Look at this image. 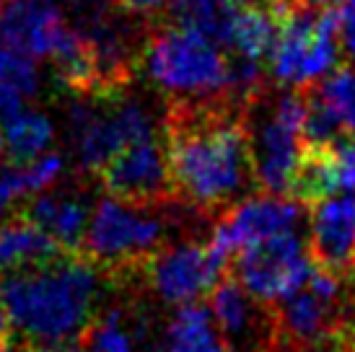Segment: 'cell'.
Here are the masks:
<instances>
[{
  "label": "cell",
  "mask_w": 355,
  "mask_h": 352,
  "mask_svg": "<svg viewBox=\"0 0 355 352\" xmlns=\"http://www.w3.org/2000/svg\"><path fill=\"white\" fill-rule=\"evenodd\" d=\"M164 143L174 192L202 213H226L254 184L244 112L234 101L171 104ZM257 186V184H254Z\"/></svg>",
  "instance_id": "1"
},
{
  "label": "cell",
  "mask_w": 355,
  "mask_h": 352,
  "mask_svg": "<svg viewBox=\"0 0 355 352\" xmlns=\"http://www.w3.org/2000/svg\"><path fill=\"white\" fill-rule=\"evenodd\" d=\"M114 274L80 254H65L42 270L0 280V295L10 324L29 344L76 342L96 319L104 288Z\"/></svg>",
  "instance_id": "2"
},
{
  "label": "cell",
  "mask_w": 355,
  "mask_h": 352,
  "mask_svg": "<svg viewBox=\"0 0 355 352\" xmlns=\"http://www.w3.org/2000/svg\"><path fill=\"white\" fill-rule=\"evenodd\" d=\"M140 68L158 91L174 98V104L228 98V58L223 49L174 21L158 26L143 42Z\"/></svg>",
  "instance_id": "3"
},
{
  "label": "cell",
  "mask_w": 355,
  "mask_h": 352,
  "mask_svg": "<svg viewBox=\"0 0 355 352\" xmlns=\"http://www.w3.org/2000/svg\"><path fill=\"white\" fill-rule=\"evenodd\" d=\"M257 98L249 101L257 107L254 112H244L254 184L262 195L291 197V186L304 158V91H286L270 104Z\"/></svg>",
  "instance_id": "4"
},
{
  "label": "cell",
  "mask_w": 355,
  "mask_h": 352,
  "mask_svg": "<svg viewBox=\"0 0 355 352\" xmlns=\"http://www.w3.org/2000/svg\"><path fill=\"white\" fill-rule=\"evenodd\" d=\"M168 225L171 220L164 215V205H132L114 197H101L94 207L80 256L109 274L146 267L150 256L164 249L161 244Z\"/></svg>",
  "instance_id": "5"
},
{
  "label": "cell",
  "mask_w": 355,
  "mask_h": 352,
  "mask_svg": "<svg viewBox=\"0 0 355 352\" xmlns=\"http://www.w3.org/2000/svg\"><path fill=\"white\" fill-rule=\"evenodd\" d=\"M314 272V259L301 234L277 236L234 256V277L262 306H277L304 290Z\"/></svg>",
  "instance_id": "6"
},
{
  "label": "cell",
  "mask_w": 355,
  "mask_h": 352,
  "mask_svg": "<svg viewBox=\"0 0 355 352\" xmlns=\"http://www.w3.org/2000/svg\"><path fill=\"white\" fill-rule=\"evenodd\" d=\"M143 270L153 293L164 303L182 308L216 290V285L228 274V259L213 252L210 244L177 241L150 256Z\"/></svg>",
  "instance_id": "7"
},
{
  "label": "cell",
  "mask_w": 355,
  "mask_h": 352,
  "mask_svg": "<svg viewBox=\"0 0 355 352\" xmlns=\"http://www.w3.org/2000/svg\"><path fill=\"white\" fill-rule=\"evenodd\" d=\"M304 205L291 197L252 195L218 218L210 249L223 259L247 252L252 246L272 241L277 236L298 234L304 223Z\"/></svg>",
  "instance_id": "8"
},
{
  "label": "cell",
  "mask_w": 355,
  "mask_h": 352,
  "mask_svg": "<svg viewBox=\"0 0 355 352\" xmlns=\"http://www.w3.org/2000/svg\"><path fill=\"white\" fill-rule=\"evenodd\" d=\"M107 197L132 205H166L179 200L171 182L166 143L148 140L125 148L99 174Z\"/></svg>",
  "instance_id": "9"
},
{
  "label": "cell",
  "mask_w": 355,
  "mask_h": 352,
  "mask_svg": "<svg viewBox=\"0 0 355 352\" xmlns=\"http://www.w3.org/2000/svg\"><path fill=\"white\" fill-rule=\"evenodd\" d=\"M350 280H347L345 293L337 298L316 293L311 285H306L296 295L272 306L277 342L291 350H311V347L332 342L345 329L347 308L355 298L350 295Z\"/></svg>",
  "instance_id": "10"
},
{
  "label": "cell",
  "mask_w": 355,
  "mask_h": 352,
  "mask_svg": "<svg viewBox=\"0 0 355 352\" xmlns=\"http://www.w3.org/2000/svg\"><path fill=\"white\" fill-rule=\"evenodd\" d=\"M309 252L316 270L355 274V195H335L309 205Z\"/></svg>",
  "instance_id": "11"
},
{
  "label": "cell",
  "mask_w": 355,
  "mask_h": 352,
  "mask_svg": "<svg viewBox=\"0 0 355 352\" xmlns=\"http://www.w3.org/2000/svg\"><path fill=\"white\" fill-rule=\"evenodd\" d=\"M70 31L60 0H6L0 10V42L31 60H50Z\"/></svg>",
  "instance_id": "12"
},
{
  "label": "cell",
  "mask_w": 355,
  "mask_h": 352,
  "mask_svg": "<svg viewBox=\"0 0 355 352\" xmlns=\"http://www.w3.org/2000/svg\"><path fill=\"white\" fill-rule=\"evenodd\" d=\"M94 210L89 197L76 189H52L47 195L31 197L21 218L47 234L65 254H80V246L89 234Z\"/></svg>",
  "instance_id": "13"
},
{
  "label": "cell",
  "mask_w": 355,
  "mask_h": 352,
  "mask_svg": "<svg viewBox=\"0 0 355 352\" xmlns=\"http://www.w3.org/2000/svg\"><path fill=\"white\" fill-rule=\"evenodd\" d=\"M319 13L322 10L298 8L280 21V34L270 58V73L277 83L296 86L301 91L311 86V55L316 44Z\"/></svg>",
  "instance_id": "14"
},
{
  "label": "cell",
  "mask_w": 355,
  "mask_h": 352,
  "mask_svg": "<svg viewBox=\"0 0 355 352\" xmlns=\"http://www.w3.org/2000/svg\"><path fill=\"white\" fill-rule=\"evenodd\" d=\"M60 256H65V252L26 218L19 215L0 223V280L10 274L42 270L58 262Z\"/></svg>",
  "instance_id": "15"
},
{
  "label": "cell",
  "mask_w": 355,
  "mask_h": 352,
  "mask_svg": "<svg viewBox=\"0 0 355 352\" xmlns=\"http://www.w3.org/2000/svg\"><path fill=\"white\" fill-rule=\"evenodd\" d=\"M0 137L6 146V156L13 166H26L37 158L52 153V143L58 137L55 122L42 109H21L16 117L0 125Z\"/></svg>",
  "instance_id": "16"
},
{
  "label": "cell",
  "mask_w": 355,
  "mask_h": 352,
  "mask_svg": "<svg viewBox=\"0 0 355 352\" xmlns=\"http://www.w3.org/2000/svg\"><path fill=\"white\" fill-rule=\"evenodd\" d=\"M259 306L262 303H257L234 274H226L210 293V313L218 332L223 334V340H234V342L257 337L262 332L259 311H257Z\"/></svg>",
  "instance_id": "17"
},
{
  "label": "cell",
  "mask_w": 355,
  "mask_h": 352,
  "mask_svg": "<svg viewBox=\"0 0 355 352\" xmlns=\"http://www.w3.org/2000/svg\"><path fill=\"white\" fill-rule=\"evenodd\" d=\"M161 352H228L210 308L200 303L182 306L164 332Z\"/></svg>",
  "instance_id": "18"
},
{
  "label": "cell",
  "mask_w": 355,
  "mask_h": 352,
  "mask_svg": "<svg viewBox=\"0 0 355 352\" xmlns=\"http://www.w3.org/2000/svg\"><path fill=\"white\" fill-rule=\"evenodd\" d=\"M241 0H184L174 10V24L202 34L220 49H231Z\"/></svg>",
  "instance_id": "19"
},
{
  "label": "cell",
  "mask_w": 355,
  "mask_h": 352,
  "mask_svg": "<svg viewBox=\"0 0 355 352\" xmlns=\"http://www.w3.org/2000/svg\"><path fill=\"white\" fill-rule=\"evenodd\" d=\"M280 24L275 13L262 3H241L234 37H231V55L247 58L252 62L272 58Z\"/></svg>",
  "instance_id": "20"
},
{
  "label": "cell",
  "mask_w": 355,
  "mask_h": 352,
  "mask_svg": "<svg viewBox=\"0 0 355 352\" xmlns=\"http://www.w3.org/2000/svg\"><path fill=\"white\" fill-rule=\"evenodd\" d=\"M135 329L128 322L125 311L109 308L107 313L96 316L89 324V329L80 334L76 342L83 352H132L135 350Z\"/></svg>",
  "instance_id": "21"
},
{
  "label": "cell",
  "mask_w": 355,
  "mask_h": 352,
  "mask_svg": "<svg viewBox=\"0 0 355 352\" xmlns=\"http://www.w3.org/2000/svg\"><path fill=\"white\" fill-rule=\"evenodd\" d=\"M304 101H306V117H304V148L319 150V148H332L337 140L347 135L340 119L332 114V109L324 104V98L319 96L314 86L304 88Z\"/></svg>",
  "instance_id": "22"
},
{
  "label": "cell",
  "mask_w": 355,
  "mask_h": 352,
  "mask_svg": "<svg viewBox=\"0 0 355 352\" xmlns=\"http://www.w3.org/2000/svg\"><path fill=\"white\" fill-rule=\"evenodd\" d=\"M314 88L324 98L327 107L332 109V114L340 119L343 130L355 137V70L337 68L324 80H319Z\"/></svg>",
  "instance_id": "23"
},
{
  "label": "cell",
  "mask_w": 355,
  "mask_h": 352,
  "mask_svg": "<svg viewBox=\"0 0 355 352\" xmlns=\"http://www.w3.org/2000/svg\"><path fill=\"white\" fill-rule=\"evenodd\" d=\"M0 86L16 91L24 98L40 96L42 70L37 60H31L29 55L0 42Z\"/></svg>",
  "instance_id": "24"
},
{
  "label": "cell",
  "mask_w": 355,
  "mask_h": 352,
  "mask_svg": "<svg viewBox=\"0 0 355 352\" xmlns=\"http://www.w3.org/2000/svg\"><path fill=\"white\" fill-rule=\"evenodd\" d=\"M24 171H26V182H29L31 197L47 195V192H52V189L60 184V179L68 171V158L62 156V153H58V150H52L47 156H42V158H37V161H31V164H26Z\"/></svg>",
  "instance_id": "25"
},
{
  "label": "cell",
  "mask_w": 355,
  "mask_h": 352,
  "mask_svg": "<svg viewBox=\"0 0 355 352\" xmlns=\"http://www.w3.org/2000/svg\"><path fill=\"white\" fill-rule=\"evenodd\" d=\"M337 195H355V137L345 135L329 148Z\"/></svg>",
  "instance_id": "26"
},
{
  "label": "cell",
  "mask_w": 355,
  "mask_h": 352,
  "mask_svg": "<svg viewBox=\"0 0 355 352\" xmlns=\"http://www.w3.org/2000/svg\"><path fill=\"white\" fill-rule=\"evenodd\" d=\"M26 197H31V189L24 166H13V164L0 166V215Z\"/></svg>",
  "instance_id": "27"
},
{
  "label": "cell",
  "mask_w": 355,
  "mask_h": 352,
  "mask_svg": "<svg viewBox=\"0 0 355 352\" xmlns=\"http://www.w3.org/2000/svg\"><path fill=\"white\" fill-rule=\"evenodd\" d=\"M184 0H119V6L125 13H132V16H158L164 10H174L182 6Z\"/></svg>",
  "instance_id": "28"
},
{
  "label": "cell",
  "mask_w": 355,
  "mask_h": 352,
  "mask_svg": "<svg viewBox=\"0 0 355 352\" xmlns=\"http://www.w3.org/2000/svg\"><path fill=\"white\" fill-rule=\"evenodd\" d=\"M340 21H343V31H340L343 52L355 62V8L343 6V8H340Z\"/></svg>",
  "instance_id": "29"
},
{
  "label": "cell",
  "mask_w": 355,
  "mask_h": 352,
  "mask_svg": "<svg viewBox=\"0 0 355 352\" xmlns=\"http://www.w3.org/2000/svg\"><path fill=\"white\" fill-rule=\"evenodd\" d=\"M10 319H8V311H6V303H3V295H0V350L6 347V344H10L13 340H10Z\"/></svg>",
  "instance_id": "30"
},
{
  "label": "cell",
  "mask_w": 355,
  "mask_h": 352,
  "mask_svg": "<svg viewBox=\"0 0 355 352\" xmlns=\"http://www.w3.org/2000/svg\"><path fill=\"white\" fill-rule=\"evenodd\" d=\"M31 350L34 352H83L78 342H62V344H44V347H34L31 344Z\"/></svg>",
  "instance_id": "31"
},
{
  "label": "cell",
  "mask_w": 355,
  "mask_h": 352,
  "mask_svg": "<svg viewBox=\"0 0 355 352\" xmlns=\"http://www.w3.org/2000/svg\"><path fill=\"white\" fill-rule=\"evenodd\" d=\"M0 352H34V350H31V344H26V347H19V344L10 342V344H6Z\"/></svg>",
  "instance_id": "32"
},
{
  "label": "cell",
  "mask_w": 355,
  "mask_h": 352,
  "mask_svg": "<svg viewBox=\"0 0 355 352\" xmlns=\"http://www.w3.org/2000/svg\"><path fill=\"white\" fill-rule=\"evenodd\" d=\"M335 352H355V344H345V347H340V350Z\"/></svg>",
  "instance_id": "33"
},
{
  "label": "cell",
  "mask_w": 355,
  "mask_h": 352,
  "mask_svg": "<svg viewBox=\"0 0 355 352\" xmlns=\"http://www.w3.org/2000/svg\"><path fill=\"white\" fill-rule=\"evenodd\" d=\"M3 156H6V146H3V137H0V161H3Z\"/></svg>",
  "instance_id": "34"
},
{
  "label": "cell",
  "mask_w": 355,
  "mask_h": 352,
  "mask_svg": "<svg viewBox=\"0 0 355 352\" xmlns=\"http://www.w3.org/2000/svg\"><path fill=\"white\" fill-rule=\"evenodd\" d=\"M3 3H6V0H0V10H3Z\"/></svg>",
  "instance_id": "35"
},
{
  "label": "cell",
  "mask_w": 355,
  "mask_h": 352,
  "mask_svg": "<svg viewBox=\"0 0 355 352\" xmlns=\"http://www.w3.org/2000/svg\"><path fill=\"white\" fill-rule=\"evenodd\" d=\"M353 344H355V334H353Z\"/></svg>",
  "instance_id": "36"
}]
</instances>
